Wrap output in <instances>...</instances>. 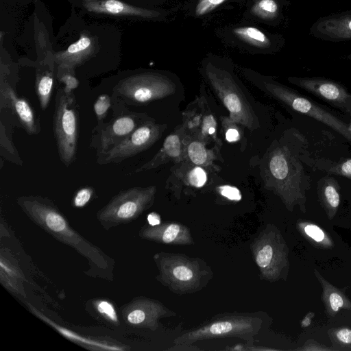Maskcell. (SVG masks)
I'll list each match as a JSON object with an SVG mask.
<instances>
[{
  "mask_svg": "<svg viewBox=\"0 0 351 351\" xmlns=\"http://www.w3.org/2000/svg\"><path fill=\"white\" fill-rule=\"evenodd\" d=\"M125 324L138 328L156 330L161 318L176 316V313L161 302L144 296H138L121 308Z\"/></svg>",
  "mask_w": 351,
  "mask_h": 351,
  "instance_id": "cell-13",
  "label": "cell"
},
{
  "mask_svg": "<svg viewBox=\"0 0 351 351\" xmlns=\"http://www.w3.org/2000/svg\"><path fill=\"white\" fill-rule=\"evenodd\" d=\"M347 58L351 60V53L348 55Z\"/></svg>",
  "mask_w": 351,
  "mask_h": 351,
  "instance_id": "cell-43",
  "label": "cell"
},
{
  "mask_svg": "<svg viewBox=\"0 0 351 351\" xmlns=\"http://www.w3.org/2000/svg\"><path fill=\"white\" fill-rule=\"evenodd\" d=\"M327 171L333 175L351 180V158H346L328 169Z\"/></svg>",
  "mask_w": 351,
  "mask_h": 351,
  "instance_id": "cell-34",
  "label": "cell"
},
{
  "mask_svg": "<svg viewBox=\"0 0 351 351\" xmlns=\"http://www.w3.org/2000/svg\"><path fill=\"white\" fill-rule=\"evenodd\" d=\"M57 75L53 64L41 62L36 69L35 91L40 109L45 110L51 99Z\"/></svg>",
  "mask_w": 351,
  "mask_h": 351,
  "instance_id": "cell-21",
  "label": "cell"
},
{
  "mask_svg": "<svg viewBox=\"0 0 351 351\" xmlns=\"http://www.w3.org/2000/svg\"><path fill=\"white\" fill-rule=\"evenodd\" d=\"M250 249L262 279L274 282L287 275L289 249L276 226L268 224L255 237Z\"/></svg>",
  "mask_w": 351,
  "mask_h": 351,
  "instance_id": "cell-7",
  "label": "cell"
},
{
  "mask_svg": "<svg viewBox=\"0 0 351 351\" xmlns=\"http://www.w3.org/2000/svg\"><path fill=\"white\" fill-rule=\"evenodd\" d=\"M147 121L144 114L126 110L108 123H97L91 133L90 147L95 149L96 156L104 154Z\"/></svg>",
  "mask_w": 351,
  "mask_h": 351,
  "instance_id": "cell-11",
  "label": "cell"
},
{
  "mask_svg": "<svg viewBox=\"0 0 351 351\" xmlns=\"http://www.w3.org/2000/svg\"><path fill=\"white\" fill-rule=\"evenodd\" d=\"M234 32L244 40L258 47H265L270 44L267 36L254 27H238L234 29Z\"/></svg>",
  "mask_w": 351,
  "mask_h": 351,
  "instance_id": "cell-25",
  "label": "cell"
},
{
  "mask_svg": "<svg viewBox=\"0 0 351 351\" xmlns=\"http://www.w3.org/2000/svg\"><path fill=\"white\" fill-rule=\"evenodd\" d=\"M288 80L351 116V93L342 84L321 77H290Z\"/></svg>",
  "mask_w": 351,
  "mask_h": 351,
  "instance_id": "cell-14",
  "label": "cell"
},
{
  "mask_svg": "<svg viewBox=\"0 0 351 351\" xmlns=\"http://www.w3.org/2000/svg\"><path fill=\"white\" fill-rule=\"evenodd\" d=\"M180 135L171 134L165 140L162 148L147 162L134 170L132 173L149 170L170 160L180 162L183 160Z\"/></svg>",
  "mask_w": 351,
  "mask_h": 351,
  "instance_id": "cell-20",
  "label": "cell"
},
{
  "mask_svg": "<svg viewBox=\"0 0 351 351\" xmlns=\"http://www.w3.org/2000/svg\"><path fill=\"white\" fill-rule=\"evenodd\" d=\"M217 122L211 114H205L202 116V122L201 123L200 134L202 137H207L208 135L213 136L215 141L218 143L216 134Z\"/></svg>",
  "mask_w": 351,
  "mask_h": 351,
  "instance_id": "cell-32",
  "label": "cell"
},
{
  "mask_svg": "<svg viewBox=\"0 0 351 351\" xmlns=\"http://www.w3.org/2000/svg\"><path fill=\"white\" fill-rule=\"evenodd\" d=\"M16 203L32 221L87 260L89 269L85 272L86 275L112 280L114 260L75 230L50 199L41 195H21L17 197Z\"/></svg>",
  "mask_w": 351,
  "mask_h": 351,
  "instance_id": "cell-1",
  "label": "cell"
},
{
  "mask_svg": "<svg viewBox=\"0 0 351 351\" xmlns=\"http://www.w3.org/2000/svg\"><path fill=\"white\" fill-rule=\"evenodd\" d=\"M303 231L308 237L323 246H330V241L325 232L319 226L315 224L308 223L303 226Z\"/></svg>",
  "mask_w": 351,
  "mask_h": 351,
  "instance_id": "cell-30",
  "label": "cell"
},
{
  "mask_svg": "<svg viewBox=\"0 0 351 351\" xmlns=\"http://www.w3.org/2000/svg\"><path fill=\"white\" fill-rule=\"evenodd\" d=\"M5 108L11 110L29 135H36L40 132V120L34 108L25 97L18 95L10 83L1 78L0 109Z\"/></svg>",
  "mask_w": 351,
  "mask_h": 351,
  "instance_id": "cell-15",
  "label": "cell"
},
{
  "mask_svg": "<svg viewBox=\"0 0 351 351\" xmlns=\"http://www.w3.org/2000/svg\"><path fill=\"white\" fill-rule=\"evenodd\" d=\"M1 275H4V278H1V281L5 280V286L12 291H21L18 282L21 281L22 274L13 264H10L7 260L1 258Z\"/></svg>",
  "mask_w": 351,
  "mask_h": 351,
  "instance_id": "cell-26",
  "label": "cell"
},
{
  "mask_svg": "<svg viewBox=\"0 0 351 351\" xmlns=\"http://www.w3.org/2000/svg\"><path fill=\"white\" fill-rule=\"evenodd\" d=\"M153 258L158 270L156 280L176 294L199 291L213 276L211 268L199 258L160 252L156 253Z\"/></svg>",
  "mask_w": 351,
  "mask_h": 351,
  "instance_id": "cell-3",
  "label": "cell"
},
{
  "mask_svg": "<svg viewBox=\"0 0 351 351\" xmlns=\"http://www.w3.org/2000/svg\"><path fill=\"white\" fill-rule=\"evenodd\" d=\"M174 84L163 75L144 73L120 80L113 89L112 102L141 105L163 98L173 93Z\"/></svg>",
  "mask_w": 351,
  "mask_h": 351,
  "instance_id": "cell-8",
  "label": "cell"
},
{
  "mask_svg": "<svg viewBox=\"0 0 351 351\" xmlns=\"http://www.w3.org/2000/svg\"><path fill=\"white\" fill-rule=\"evenodd\" d=\"M315 38L327 41L351 40V12L322 16L310 28Z\"/></svg>",
  "mask_w": 351,
  "mask_h": 351,
  "instance_id": "cell-16",
  "label": "cell"
},
{
  "mask_svg": "<svg viewBox=\"0 0 351 351\" xmlns=\"http://www.w3.org/2000/svg\"><path fill=\"white\" fill-rule=\"evenodd\" d=\"M256 5L258 10L267 16L276 14L278 10V4L274 0H261Z\"/></svg>",
  "mask_w": 351,
  "mask_h": 351,
  "instance_id": "cell-37",
  "label": "cell"
},
{
  "mask_svg": "<svg viewBox=\"0 0 351 351\" xmlns=\"http://www.w3.org/2000/svg\"><path fill=\"white\" fill-rule=\"evenodd\" d=\"M319 274V273L317 274L320 278L323 287L324 300L326 306L330 308L329 313H337L342 308L351 309V303L346 297L339 289L321 278Z\"/></svg>",
  "mask_w": 351,
  "mask_h": 351,
  "instance_id": "cell-23",
  "label": "cell"
},
{
  "mask_svg": "<svg viewBox=\"0 0 351 351\" xmlns=\"http://www.w3.org/2000/svg\"><path fill=\"white\" fill-rule=\"evenodd\" d=\"M156 192L155 186L121 191L97 211V219L106 230L128 223L152 206Z\"/></svg>",
  "mask_w": 351,
  "mask_h": 351,
  "instance_id": "cell-6",
  "label": "cell"
},
{
  "mask_svg": "<svg viewBox=\"0 0 351 351\" xmlns=\"http://www.w3.org/2000/svg\"><path fill=\"white\" fill-rule=\"evenodd\" d=\"M219 193L231 201H240L242 195L240 191L234 186L223 185L218 187Z\"/></svg>",
  "mask_w": 351,
  "mask_h": 351,
  "instance_id": "cell-36",
  "label": "cell"
},
{
  "mask_svg": "<svg viewBox=\"0 0 351 351\" xmlns=\"http://www.w3.org/2000/svg\"><path fill=\"white\" fill-rule=\"evenodd\" d=\"M240 134L237 128H230L226 132V139L228 142H235L239 140Z\"/></svg>",
  "mask_w": 351,
  "mask_h": 351,
  "instance_id": "cell-39",
  "label": "cell"
},
{
  "mask_svg": "<svg viewBox=\"0 0 351 351\" xmlns=\"http://www.w3.org/2000/svg\"><path fill=\"white\" fill-rule=\"evenodd\" d=\"M84 8L89 12L112 15L153 17L156 12L125 3L119 0H94L86 1Z\"/></svg>",
  "mask_w": 351,
  "mask_h": 351,
  "instance_id": "cell-19",
  "label": "cell"
},
{
  "mask_svg": "<svg viewBox=\"0 0 351 351\" xmlns=\"http://www.w3.org/2000/svg\"><path fill=\"white\" fill-rule=\"evenodd\" d=\"M56 75L58 81L63 85L62 88L64 92L69 95L74 94L73 90L79 85L74 70L57 67Z\"/></svg>",
  "mask_w": 351,
  "mask_h": 351,
  "instance_id": "cell-27",
  "label": "cell"
},
{
  "mask_svg": "<svg viewBox=\"0 0 351 351\" xmlns=\"http://www.w3.org/2000/svg\"><path fill=\"white\" fill-rule=\"evenodd\" d=\"M207 76L213 90L230 112L231 120L250 130L259 127L255 112L241 86L228 73L210 68Z\"/></svg>",
  "mask_w": 351,
  "mask_h": 351,
  "instance_id": "cell-9",
  "label": "cell"
},
{
  "mask_svg": "<svg viewBox=\"0 0 351 351\" xmlns=\"http://www.w3.org/2000/svg\"><path fill=\"white\" fill-rule=\"evenodd\" d=\"M94 307L101 317L108 322L119 324V318L112 302L106 300H98L94 302Z\"/></svg>",
  "mask_w": 351,
  "mask_h": 351,
  "instance_id": "cell-28",
  "label": "cell"
},
{
  "mask_svg": "<svg viewBox=\"0 0 351 351\" xmlns=\"http://www.w3.org/2000/svg\"><path fill=\"white\" fill-rule=\"evenodd\" d=\"M350 117H351V116H350ZM348 130H349V132H350V133L351 134V118H350V122L348 123Z\"/></svg>",
  "mask_w": 351,
  "mask_h": 351,
  "instance_id": "cell-42",
  "label": "cell"
},
{
  "mask_svg": "<svg viewBox=\"0 0 351 351\" xmlns=\"http://www.w3.org/2000/svg\"><path fill=\"white\" fill-rule=\"evenodd\" d=\"M317 189L319 202L332 219L340 204V186L335 178L326 176L317 182Z\"/></svg>",
  "mask_w": 351,
  "mask_h": 351,
  "instance_id": "cell-22",
  "label": "cell"
},
{
  "mask_svg": "<svg viewBox=\"0 0 351 351\" xmlns=\"http://www.w3.org/2000/svg\"><path fill=\"white\" fill-rule=\"evenodd\" d=\"M112 98L107 94L100 95L96 99L93 108L97 123L103 122L111 107Z\"/></svg>",
  "mask_w": 351,
  "mask_h": 351,
  "instance_id": "cell-29",
  "label": "cell"
},
{
  "mask_svg": "<svg viewBox=\"0 0 351 351\" xmlns=\"http://www.w3.org/2000/svg\"><path fill=\"white\" fill-rule=\"evenodd\" d=\"M311 323V318L306 317L305 319L302 321V326L305 327L310 324Z\"/></svg>",
  "mask_w": 351,
  "mask_h": 351,
  "instance_id": "cell-41",
  "label": "cell"
},
{
  "mask_svg": "<svg viewBox=\"0 0 351 351\" xmlns=\"http://www.w3.org/2000/svg\"><path fill=\"white\" fill-rule=\"evenodd\" d=\"M265 87L271 96L286 106L326 125L351 143V134L348 130V123L330 110L295 90L278 82H267Z\"/></svg>",
  "mask_w": 351,
  "mask_h": 351,
  "instance_id": "cell-10",
  "label": "cell"
},
{
  "mask_svg": "<svg viewBox=\"0 0 351 351\" xmlns=\"http://www.w3.org/2000/svg\"><path fill=\"white\" fill-rule=\"evenodd\" d=\"M337 339L344 344H351V330L349 328H341L336 333Z\"/></svg>",
  "mask_w": 351,
  "mask_h": 351,
  "instance_id": "cell-38",
  "label": "cell"
},
{
  "mask_svg": "<svg viewBox=\"0 0 351 351\" xmlns=\"http://www.w3.org/2000/svg\"><path fill=\"white\" fill-rule=\"evenodd\" d=\"M226 0H199L195 8L197 16L204 15L221 4Z\"/></svg>",
  "mask_w": 351,
  "mask_h": 351,
  "instance_id": "cell-35",
  "label": "cell"
},
{
  "mask_svg": "<svg viewBox=\"0 0 351 351\" xmlns=\"http://www.w3.org/2000/svg\"><path fill=\"white\" fill-rule=\"evenodd\" d=\"M96 49L93 38L83 34L78 40L66 50L56 53L53 58L58 67L74 70L93 56Z\"/></svg>",
  "mask_w": 351,
  "mask_h": 351,
  "instance_id": "cell-18",
  "label": "cell"
},
{
  "mask_svg": "<svg viewBox=\"0 0 351 351\" xmlns=\"http://www.w3.org/2000/svg\"><path fill=\"white\" fill-rule=\"evenodd\" d=\"M165 126L147 121L123 141L108 152L97 156L99 165L119 163L151 147L160 138Z\"/></svg>",
  "mask_w": 351,
  "mask_h": 351,
  "instance_id": "cell-12",
  "label": "cell"
},
{
  "mask_svg": "<svg viewBox=\"0 0 351 351\" xmlns=\"http://www.w3.org/2000/svg\"><path fill=\"white\" fill-rule=\"evenodd\" d=\"M147 223L150 226H156L161 223L160 215L155 212H152L147 215Z\"/></svg>",
  "mask_w": 351,
  "mask_h": 351,
  "instance_id": "cell-40",
  "label": "cell"
},
{
  "mask_svg": "<svg viewBox=\"0 0 351 351\" xmlns=\"http://www.w3.org/2000/svg\"><path fill=\"white\" fill-rule=\"evenodd\" d=\"M139 237L158 243L191 245L194 243L189 228L181 223L165 222L156 226H142Z\"/></svg>",
  "mask_w": 351,
  "mask_h": 351,
  "instance_id": "cell-17",
  "label": "cell"
},
{
  "mask_svg": "<svg viewBox=\"0 0 351 351\" xmlns=\"http://www.w3.org/2000/svg\"><path fill=\"white\" fill-rule=\"evenodd\" d=\"M262 318L255 313H228L186 332L176 338L174 345H192L197 341L236 337L253 343L261 328Z\"/></svg>",
  "mask_w": 351,
  "mask_h": 351,
  "instance_id": "cell-4",
  "label": "cell"
},
{
  "mask_svg": "<svg viewBox=\"0 0 351 351\" xmlns=\"http://www.w3.org/2000/svg\"><path fill=\"white\" fill-rule=\"evenodd\" d=\"M302 136L299 134L295 145L278 144L268 158V172L271 178V187L282 199L289 210L298 205L305 212L306 191L310 187V177L306 173L299 153L304 139L296 146Z\"/></svg>",
  "mask_w": 351,
  "mask_h": 351,
  "instance_id": "cell-2",
  "label": "cell"
},
{
  "mask_svg": "<svg viewBox=\"0 0 351 351\" xmlns=\"http://www.w3.org/2000/svg\"><path fill=\"white\" fill-rule=\"evenodd\" d=\"M187 154L191 161L197 165H210L214 159V156L206 149L204 143L197 141L188 145Z\"/></svg>",
  "mask_w": 351,
  "mask_h": 351,
  "instance_id": "cell-24",
  "label": "cell"
},
{
  "mask_svg": "<svg viewBox=\"0 0 351 351\" xmlns=\"http://www.w3.org/2000/svg\"><path fill=\"white\" fill-rule=\"evenodd\" d=\"M95 195V189L91 186H84L78 189L73 199V204L76 208L86 206Z\"/></svg>",
  "mask_w": 351,
  "mask_h": 351,
  "instance_id": "cell-31",
  "label": "cell"
},
{
  "mask_svg": "<svg viewBox=\"0 0 351 351\" xmlns=\"http://www.w3.org/2000/svg\"><path fill=\"white\" fill-rule=\"evenodd\" d=\"M79 108L74 94L61 87L56 95L53 131L58 155L66 167L76 160L80 125Z\"/></svg>",
  "mask_w": 351,
  "mask_h": 351,
  "instance_id": "cell-5",
  "label": "cell"
},
{
  "mask_svg": "<svg viewBox=\"0 0 351 351\" xmlns=\"http://www.w3.org/2000/svg\"><path fill=\"white\" fill-rule=\"evenodd\" d=\"M207 180L206 173L204 169L200 167H195L188 173L189 183L196 188L203 186Z\"/></svg>",
  "mask_w": 351,
  "mask_h": 351,
  "instance_id": "cell-33",
  "label": "cell"
}]
</instances>
